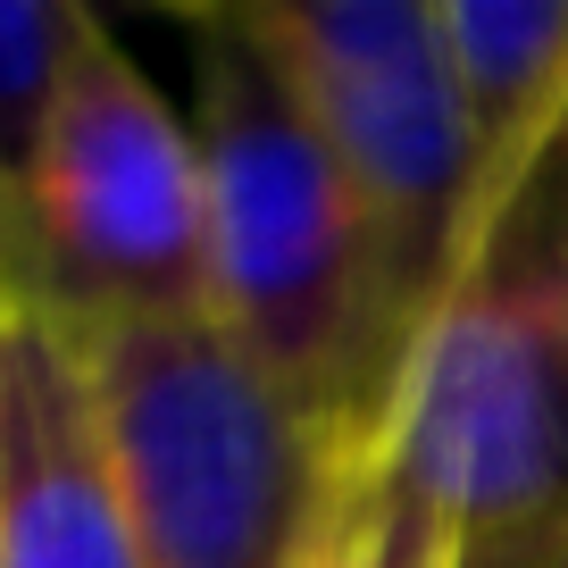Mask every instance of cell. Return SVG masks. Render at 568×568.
I'll use <instances>...</instances> for the list:
<instances>
[{
    "label": "cell",
    "instance_id": "7",
    "mask_svg": "<svg viewBox=\"0 0 568 568\" xmlns=\"http://www.w3.org/2000/svg\"><path fill=\"white\" fill-rule=\"evenodd\" d=\"M485 184H510L568 118V0H435Z\"/></svg>",
    "mask_w": 568,
    "mask_h": 568
},
{
    "label": "cell",
    "instance_id": "4",
    "mask_svg": "<svg viewBox=\"0 0 568 568\" xmlns=\"http://www.w3.org/2000/svg\"><path fill=\"white\" fill-rule=\"evenodd\" d=\"M385 444L460 544L568 527V118L494 193Z\"/></svg>",
    "mask_w": 568,
    "mask_h": 568
},
{
    "label": "cell",
    "instance_id": "5",
    "mask_svg": "<svg viewBox=\"0 0 568 568\" xmlns=\"http://www.w3.org/2000/svg\"><path fill=\"white\" fill-rule=\"evenodd\" d=\"M0 293L68 326L210 318V184L201 134L118 34L84 42L0 243Z\"/></svg>",
    "mask_w": 568,
    "mask_h": 568
},
{
    "label": "cell",
    "instance_id": "3",
    "mask_svg": "<svg viewBox=\"0 0 568 568\" xmlns=\"http://www.w3.org/2000/svg\"><path fill=\"white\" fill-rule=\"evenodd\" d=\"M151 568H318L352 468L217 318L68 326Z\"/></svg>",
    "mask_w": 568,
    "mask_h": 568
},
{
    "label": "cell",
    "instance_id": "1",
    "mask_svg": "<svg viewBox=\"0 0 568 568\" xmlns=\"http://www.w3.org/2000/svg\"><path fill=\"white\" fill-rule=\"evenodd\" d=\"M201 184H210V318L318 418L343 468L376 452L368 435V267L343 168L284 59L251 26V0L201 9Z\"/></svg>",
    "mask_w": 568,
    "mask_h": 568
},
{
    "label": "cell",
    "instance_id": "6",
    "mask_svg": "<svg viewBox=\"0 0 568 568\" xmlns=\"http://www.w3.org/2000/svg\"><path fill=\"white\" fill-rule=\"evenodd\" d=\"M0 568H151L68 318L0 293Z\"/></svg>",
    "mask_w": 568,
    "mask_h": 568
},
{
    "label": "cell",
    "instance_id": "8",
    "mask_svg": "<svg viewBox=\"0 0 568 568\" xmlns=\"http://www.w3.org/2000/svg\"><path fill=\"white\" fill-rule=\"evenodd\" d=\"M92 34H101V9L84 0H0V243Z\"/></svg>",
    "mask_w": 568,
    "mask_h": 568
},
{
    "label": "cell",
    "instance_id": "9",
    "mask_svg": "<svg viewBox=\"0 0 568 568\" xmlns=\"http://www.w3.org/2000/svg\"><path fill=\"white\" fill-rule=\"evenodd\" d=\"M460 568H568V527H535V535H485V544H460Z\"/></svg>",
    "mask_w": 568,
    "mask_h": 568
},
{
    "label": "cell",
    "instance_id": "2",
    "mask_svg": "<svg viewBox=\"0 0 568 568\" xmlns=\"http://www.w3.org/2000/svg\"><path fill=\"white\" fill-rule=\"evenodd\" d=\"M251 26L310 101L352 193L368 267L359 368H368V435L385 444L402 385L494 210L444 26L435 0H251Z\"/></svg>",
    "mask_w": 568,
    "mask_h": 568
}]
</instances>
